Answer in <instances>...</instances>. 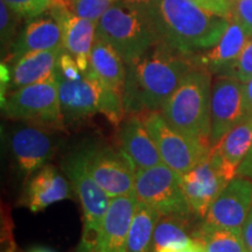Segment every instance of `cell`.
Segmentation results:
<instances>
[{
    "mask_svg": "<svg viewBox=\"0 0 252 252\" xmlns=\"http://www.w3.org/2000/svg\"><path fill=\"white\" fill-rule=\"evenodd\" d=\"M72 186L54 165L47 163L25 182L21 204L40 213L52 204L71 197Z\"/></svg>",
    "mask_w": 252,
    "mask_h": 252,
    "instance_id": "e0dca14e",
    "label": "cell"
},
{
    "mask_svg": "<svg viewBox=\"0 0 252 252\" xmlns=\"http://www.w3.org/2000/svg\"><path fill=\"white\" fill-rule=\"evenodd\" d=\"M252 145V119H245L235 126L212 150L217 154L230 180L237 176L238 167Z\"/></svg>",
    "mask_w": 252,
    "mask_h": 252,
    "instance_id": "603a6c76",
    "label": "cell"
},
{
    "mask_svg": "<svg viewBox=\"0 0 252 252\" xmlns=\"http://www.w3.org/2000/svg\"><path fill=\"white\" fill-rule=\"evenodd\" d=\"M226 75L234 76L241 81L242 83H247L252 78V37L248 40L247 45L236 60L231 69Z\"/></svg>",
    "mask_w": 252,
    "mask_h": 252,
    "instance_id": "f546056e",
    "label": "cell"
},
{
    "mask_svg": "<svg viewBox=\"0 0 252 252\" xmlns=\"http://www.w3.org/2000/svg\"><path fill=\"white\" fill-rule=\"evenodd\" d=\"M137 202L135 191L111 198L97 237L94 252H127L128 231Z\"/></svg>",
    "mask_w": 252,
    "mask_h": 252,
    "instance_id": "2e32d148",
    "label": "cell"
},
{
    "mask_svg": "<svg viewBox=\"0 0 252 252\" xmlns=\"http://www.w3.org/2000/svg\"><path fill=\"white\" fill-rule=\"evenodd\" d=\"M62 169L76 191L83 213V234L80 252H94L103 220L108 212L111 197L94 181L88 172L81 149L64 158Z\"/></svg>",
    "mask_w": 252,
    "mask_h": 252,
    "instance_id": "8992f818",
    "label": "cell"
},
{
    "mask_svg": "<svg viewBox=\"0 0 252 252\" xmlns=\"http://www.w3.org/2000/svg\"><path fill=\"white\" fill-rule=\"evenodd\" d=\"M62 50L63 47L49 50H37L19 58L11 68L9 93L23 87L58 77V60Z\"/></svg>",
    "mask_w": 252,
    "mask_h": 252,
    "instance_id": "44dd1931",
    "label": "cell"
},
{
    "mask_svg": "<svg viewBox=\"0 0 252 252\" xmlns=\"http://www.w3.org/2000/svg\"><path fill=\"white\" fill-rule=\"evenodd\" d=\"M212 86V74L203 68H194L160 110L175 130L209 147Z\"/></svg>",
    "mask_w": 252,
    "mask_h": 252,
    "instance_id": "277c9868",
    "label": "cell"
},
{
    "mask_svg": "<svg viewBox=\"0 0 252 252\" xmlns=\"http://www.w3.org/2000/svg\"><path fill=\"white\" fill-rule=\"evenodd\" d=\"M96 35L110 43L128 64L160 42L149 2L121 0L97 23Z\"/></svg>",
    "mask_w": 252,
    "mask_h": 252,
    "instance_id": "3957f363",
    "label": "cell"
},
{
    "mask_svg": "<svg viewBox=\"0 0 252 252\" xmlns=\"http://www.w3.org/2000/svg\"><path fill=\"white\" fill-rule=\"evenodd\" d=\"M58 82L65 125L81 123L96 113H102L115 126L124 121L123 94L106 87L91 68L83 72V77L78 81H68L58 74Z\"/></svg>",
    "mask_w": 252,
    "mask_h": 252,
    "instance_id": "5b68a950",
    "label": "cell"
},
{
    "mask_svg": "<svg viewBox=\"0 0 252 252\" xmlns=\"http://www.w3.org/2000/svg\"><path fill=\"white\" fill-rule=\"evenodd\" d=\"M241 234L248 252H252V204L250 212H249L247 216V220H245L243 224V228H242Z\"/></svg>",
    "mask_w": 252,
    "mask_h": 252,
    "instance_id": "d590c367",
    "label": "cell"
},
{
    "mask_svg": "<svg viewBox=\"0 0 252 252\" xmlns=\"http://www.w3.org/2000/svg\"><path fill=\"white\" fill-rule=\"evenodd\" d=\"M63 47L62 31L52 15H40L30 19L18 34L17 39L5 56L6 63H13L25 54L37 50H49Z\"/></svg>",
    "mask_w": 252,
    "mask_h": 252,
    "instance_id": "d6986e66",
    "label": "cell"
},
{
    "mask_svg": "<svg viewBox=\"0 0 252 252\" xmlns=\"http://www.w3.org/2000/svg\"><path fill=\"white\" fill-rule=\"evenodd\" d=\"M160 217L153 207L138 200L128 231L127 252H152L154 229Z\"/></svg>",
    "mask_w": 252,
    "mask_h": 252,
    "instance_id": "cb8c5ba5",
    "label": "cell"
},
{
    "mask_svg": "<svg viewBox=\"0 0 252 252\" xmlns=\"http://www.w3.org/2000/svg\"><path fill=\"white\" fill-rule=\"evenodd\" d=\"M58 74L68 81H78L83 77V72L78 67L76 60L64 49L62 50L58 60Z\"/></svg>",
    "mask_w": 252,
    "mask_h": 252,
    "instance_id": "1f68e13d",
    "label": "cell"
},
{
    "mask_svg": "<svg viewBox=\"0 0 252 252\" xmlns=\"http://www.w3.org/2000/svg\"><path fill=\"white\" fill-rule=\"evenodd\" d=\"M201 7L228 20H232L236 0H194Z\"/></svg>",
    "mask_w": 252,
    "mask_h": 252,
    "instance_id": "d6a6232c",
    "label": "cell"
},
{
    "mask_svg": "<svg viewBox=\"0 0 252 252\" xmlns=\"http://www.w3.org/2000/svg\"><path fill=\"white\" fill-rule=\"evenodd\" d=\"M2 109L6 117L12 121L35 123L60 131L65 126L58 77L12 91L6 97Z\"/></svg>",
    "mask_w": 252,
    "mask_h": 252,
    "instance_id": "52a82bcc",
    "label": "cell"
},
{
    "mask_svg": "<svg viewBox=\"0 0 252 252\" xmlns=\"http://www.w3.org/2000/svg\"><path fill=\"white\" fill-rule=\"evenodd\" d=\"M88 172L110 197L134 193V166L121 150L102 143L80 147Z\"/></svg>",
    "mask_w": 252,
    "mask_h": 252,
    "instance_id": "30bf717a",
    "label": "cell"
},
{
    "mask_svg": "<svg viewBox=\"0 0 252 252\" xmlns=\"http://www.w3.org/2000/svg\"><path fill=\"white\" fill-rule=\"evenodd\" d=\"M90 68L110 89L123 94L126 77V64L110 43L94 37L90 53Z\"/></svg>",
    "mask_w": 252,
    "mask_h": 252,
    "instance_id": "7402d4cb",
    "label": "cell"
},
{
    "mask_svg": "<svg viewBox=\"0 0 252 252\" xmlns=\"http://www.w3.org/2000/svg\"><path fill=\"white\" fill-rule=\"evenodd\" d=\"M27 252H54L53 250H50L48 248H42V247H39V248H33L31 249L30 251Z\"/></svg>",
    "mask_w": 252,
    "mask_h": 252,
    "instance_id": "74e56055",
    "label": "cell"
},
{
    "mask_svg": "<svg viewBox=\"0 0 252 252\" xmlns=\"http://www.w3.org/2000/svg\"><path fill=\"white\" fill-rule=\"evenodd\" d=\"M237 175L244 176V178H248L252 180V145L250 147V151H249L247 154V157L244 158L241 166L238 167Z\"/></svg>",
    "mask_w": 252,
    "mask_h": 252,
    "instance_id": "8d00e7d4",
    "label": "cell"
},
{
    "mask_svg": "<svg viewBox=\"0 0 252 252\" xmlns=\"http://www.w3.org/2000/svg\"><path fill=\"white\" fill-rule=\"evenodd\" d=\"M249 39L250 37L247 35L243 28L231 20L225 33L215 46L193 55L195 65L206 69L212 75H226Z\"/></svg>",
    "mask_w": 252,
    "mask_h": 252,
    "instance_id": "ffe728a7",
    "label": "cell"
},
{
    "mask_svg": "<svg viewBox=\"0 0 252 252\" xmlns=\"http://www.w3.org/2000/svg\"><path fill=\"white\" fill-rule=\"evenodd\" d=\"M118 141L119 150L128 158L135 171L163 163L145 125V115H127L119 125Z\"/></svg>",
    "mask_w": 252,
    "mask_h": 252,
    "instance_id": "ac0fdd59",
    "label": "cell"
},
{
    "mask_svg": "<svg viewBox=\"0 0 252 252\" xmlns=\"http://www.w3.org/2000/svg\"><path fill=\"white\" fill-rule=\"evenodd\" d=\"M145 125L156 143L162 162L186 174L210 153V147L175 130L165 121L160 111L145 115Z\"/></svg>",
    "mask_w": 252,
    "mask_h": 252,
    "instance_id": "9c48e42d",
    "label": "cell"
},
{
    "mask_svg": "<svg viewBox=\"0 0 252 252\" xmlns=\"http://www.w3.org/2000/svg\"><path fill=\"white\" fill-rule=\"evenodd\" d=\"M251 204L252 180L235 176L214 201L201 229H230L241 232Z\"/></svg>",
    "mask_w": 252,
    "mask_h": 252,
    "instance_id": "5bb4252c",
    "label": "cell"
},
{
    "mask_svg": "<svg viewBox=\"0 0 252 252\" xmlns=\"http://www.w3.org/2000/svg\"><path fill=\"white\" fill-rule=\"evenodd\" d=\"M48 11L61 27L63 49L74 56L81 71L86 72L90 68L97 23L75 14L72 0H52Z\"/></svg>",
    "mask_w": 252,
    "mask_h": 252,
    "instance_id": "9a60e30c",
    "label": "cell"
},
{
    "mask_svg": "<svg viewBox=\"0 0 252 252\" xmlns=\"http://www.w3.org/2000/svg\"><path fill=\"white\" fill-rule=\"evenodd\" d=\"M121 0H72V8L78 17L98 23L105 12Z\"/></svg>",
    "mask_w": 252,
    "mask_h": 252,
    "instance_id": "83f0119b",
    "label": "cell"
},
{
    "mask_svg": "<svg viewBox=\"0 0 252 252\" xmlns=\"http://www.w3.org/2000/svg\"><path fill=\"white\" fill-rule=\"evenodd\" d=\"M12 11L25 19H33L45 14L52 0H2Z\"/></svg>",
    "mask_w": 252,
    "mask_h": 252,
    "instance_id": "f1b7e54d",
    "label": "cell"
},
{
    "mask_svg": "<svg viewBox=\"0 0 252 252\" xmlns=\"http://www.w3.org/2000/svg\"><path fill=\"white\" fill-rule=\"evenodd\" d=\"M128 1H134V2H149L151 0H128Z\"/></svg>",
    "mask_w": 252,
    "mask_h": 252,
    "instance_id": "f35d334b",
    "label": "cell"
},
{
    "mask_svg": "<svg viewBox=\"0 0 252 252\" xmlns=\"http://www.w3.org/2000/svg\"><path fill=\"white\" fill-rule=\"evenodd\" d=\"M149 7L160 42L186 55L212 48L230 25L228 19L213 14L194 0H151Z\"/></svg>",
    "mask_w": 252,
    "mask_h": 252,
    "instance_id": "7a4b0ae2",
    "label": "cell"
},
{
    "mask_svg": "<svg viewBox=\"0 0 252 252\" xmlns=\"http://www.w3.org/2000/svg\"><path fill=\"white\" fill-rule=\"evenodd\" d=\"M194 236L203 239L207 252H248L242 234L235 230L200 228Z\"/></svg>",
    "mask_w": 252,
    "mask_h": 252,
    "instance_id": "484cf974",
    "label": "cell"
},
{
    "mask_svg": "<svg viewBox=\"0 0 252 252\" xmlns=\"http://www.w3.org/2000/svg\"><path fill=\"white\" fill-rule=\"evenodd\" d=\"M244 83L234 76L219 75L210 94V147L244 121Z\"/></svg>",
    "mask_w": 252,
    "mask_h": 252,
    "instance_id": "4fadbf2b",
    "label": "cell"
},
{
    "mask_svg": "<svg viewBox=\"0 0 252 252\" xmlns=\"http://www.w3.org/2000/svg\"><path fill=\"white\" fill-rule=\"evenodd\" d=\"M134 191L138 200L153 207L160 216H190L191 210L182 189L181 174L165 163L137 171Z\"/></svg>",
    "mask_w": 252,
    "mask_h": 252,
    "instance_id": "ba28073f",
    "label": "cell"
},
{
    "mask_svg": "<svg viewBox=\"0 0 252 252\" xmlns=\"http://www.w3.org/2000/svg\"><path fill=\"white\" fill-rule=\"evenodd\" d=\"M56 130L47 125L25 123L12 131L9 146L19 172L26 182L52 159L58 146Z\"/></svg>",
    "mask_w": 252,
    "mask_h": 252,
    "instance_id": "8fae6325",
    "label": "cell"
},
{
    "mask_svg": "<svg viewBox=\"0 0 252 252\" xmlns=\"http://www.w3.org/2000/svg\"><path fill=\"white\" fill-rule=\"evenodd\" d=\"M21 19L23 18L12 11L2 0L0 1V43L2 59L8 54L17 39V31Z\"/></svg>",
    "mask_w": 252,
    "mask_h": 252,
    "instance_id": "4316f807",
    "label": "cell"
},
{
    "mask_svg": "<svg viewBox=\"0 0 252 252\" xmlns=\"http://www.w3.org/2000/svg\"><path fill=\"white\" fill-rule=\"evenodd\" d=\"M232 21L243 28L247 35L252 37V0H236Z\"/></svg>",
    "mask_w": 252,
    "mask_h": 252,
    "instance_id": "4dcf8cb0",
    "label": "cell"
},
{
    "mask_svg": "<svg viewBox=\"0 0 252 252\" xmlns=\"http://www.w3.org/2000/svg\"><path fill=\"white\" fill-rule=\"evenodd\" d=\"M189 216L167 215L161 216L154 229L152 252L163 249H182L190 243L189 237Z\"/></svg>",
    "mask_w": 252,
    "mask_h": 252,
    "instance_id": "d4e9b609",
    "label": "cell"
},
{
    "mask_svg": "<svg viewBox=\"0 0 252 252\" xmlns=\"http://www.w3.org/2000/svg\"><path fill=\"white\" fill-rule=\"evenodd\" d=\"M159 252H207L203 239L198 236H193L190 243L182 249H163Z\"/></svg>",
    "mask_w": 252,
    "mask_h": 252,
    "instance_id": "836d02e7",
    "label": "cell"
},
{
    "mask_svg": "<svg viewBox=\"0 0 252 252\" xmlns=\"http://www.w3.org/2000/svg\"><path fill=\"white\" fill-rule=\"evenodd\" d=\"M243 109H244V121L252 119V78L244 83L243 89Z\"/></svg>",
    "mask_w": 252,
    "mask_h": 252,
    "instance_id": "e575fe53",
    "label": "cell"
},
{
    "mask_svg": "<svg viewBox=\"0 0 252 252\" xmlns=\"http://www.w3.org/2000/svg\"><path fill=\"white\" fill-rule=\"evenodd\" d=\"M196 68L186 55L159 42L126 64L123 102L126 115L160 111L189 71Z\"/></svg>",
    "mask_w": 252,
    "mask_h": 252,
    "instance_id": "6da1fadb",
    "label": "cell"
},
{
    "mask_svg": "<svg viewBox=\"0 0 252 252\" xmlns=\"http://www.w3.org/2000/svg\"><path fill=\"white\" fill-rule=\"evenodd\" d=\"M230 181L220 158L210 150L197 166L181 175L182 189L191 213L204 219L214 201Z\"/></svg>",
    "mask_w": 252,
    "mask_h": 252,
    "instance_id": "7c38bea8",
    "label": "cell"
}]
</instances>
